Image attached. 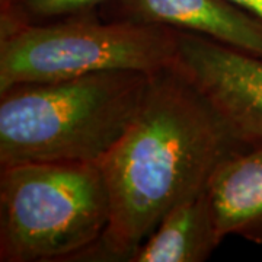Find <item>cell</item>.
Returning a JSON list of instances; mask_svg holds the SVG:
<instances>
[{
	"label": "cell",
	"mask_w": 262,
	"mask_h": 262,
	"mask_svg": "<svg viewBox=\"0 0 262 262\" xmlns=\"http://www.w3.org/2000/svg\"><path fill=\"white\" fill-rule=\"evenodd\" d=\"M175 66L255 144L262 143V58L177 29Z\"/></svg>",
	"instance_id": "obj_5"
},
{
	"label": "cell",
	"mask_w": 262,
	"mask_h": 262,
	"mask_svg": "<svg viewBox=\"0 0 262 262\" xmlns=\"http://www.w3.org/2000/svg\"><path fill=\"white\" fill-rule=\"evenodd\" d=\"M222 242L207 188L173 207L137 248L131 262H204Z\"/></svg>",
	"instance_id": "obj_8"
},
{
	"label": "cell",
	"mask_w": 262,
	"mask_h": 262,
	"mask_svg": "<svg viewBox=\"0 0 262 262\" xmlns=\"http://www.w3.org/2000/svg\"><path fill=\"white\" fill-rule=\"evenodd\" d=\"M113 0H13L0 12V28L15 25H37L64 19L99 15Z\"/></svg>",
	"instance_id": "obj_9"
},
{
	"label": "cell",
	"mask_w": 262,
	"mask_h": 262,
	"mask_svg": "<svg viewBox=\"0 0 262 262\" xmlns=\"http://www.w3.org/2000/svg\"><path fill=\"white\" fill-rule=\"evenodd\" d=\"M253 146L177 66L153 72L136 118L98 163L110 223L72 262H131L173 207L206 191L227 160Z\"/></svg>",
	"instance_id": "obj_1"
},
{
	"label": "cell",
	"mask_w": 262,
	"mask_h": 262,
	"mask_svg": "<svg viewBox=\"0 0 262 262\" xmlns=\"http://www.w3.org/2000/svg\"><path fill=\"white\" fill-rule=\"evenodd\" d=\"M150 76L113 70L0 91V168L99 163L136 118Z\"/></svg>",
	"instance_id": "obj_2"
},
{
	"label": "cell",
	"mask_w": 262,
	"mask_h": 262,
	"mask_svg": "<svg viewBox=\"0 0 262 262\" xmlns=\"http://www.w3.org/2000/svg\"><path fill=\"white\" fill-rule=\"evenodd\" d=\"M177 29L99 15L0 28V91L18 83L175 64Z\"/></svg>",
	"instance_id": "obj_4"
},
{
	"label": "cell",
	"mask_w": 262,
	"mask_h": 262,
	"mask_svg": "<svg viewBox=\"0 0 262 262\" xmlns=\"http://www.w3.org/2000/svg\"><path fill=\"white\" fill-rule=\"evenodd\" d=\"M111 217L98 163L31 162L0 168V261L72 262Z\"/></svg>",
	"instance_id": "obj_3"
},
{
	"label": "cell",
	"mask_w": 262,
	"mask_h": 262,
	"mask_svg": "<svg viewBox=\"0 0 262 262\" xmlns=\"http://www.w3.org/2000/svg\"><path fill=\"white\" fill-rule=\"evenodd\" d=\"M99 16L185 31L262 58V19L232 0H113Z\"/></svg>",
	"instance_id": "obj_6"
},
{
	"label": "cell",
	"mask_w": 262,
	"mask_h": 262,
	"mask_svg": "<svg viewBox=\"0 0 262 262\" xmlns=\"http://www.w3.org/2000/svg\"><path fill=\"white\" fill-rule=\"evenodd\" d=\"M232 2L244 8L245 10H248L249 13L262 19V0H232Z\"/></svg>",
	"instance_id": "obj_10"
},
{
	"label": "cell",
	"mask_w": 262,
	"mask_h": 262,
	"mask_svg": "<svg viewBox=\"0 0 262 262\" xmlns=\"http://www.w3.org/2000/svg\"><path fill=\"white\" fill-rule=\"evenodd\" d=\"M13 0H0V12H5L10 8Z\"/></svg>",
	"instance_id": "obj_11"
},
{
	"label": "cell",
	"mask_w": 262,
	"mask_h": 262,
	"mask_svg": "<svg viewBox=\"0 0 262 262\" xmlns=\"http://www.w3.org/2000/svg\"><path fill=\"white\" fill-rule=\"evenodd\" d=\"M208 194L223 239L239 236L262 245V143L227 160Z\"/></svg>",
	"instance_id": "obj_7"
}]
</instances>
